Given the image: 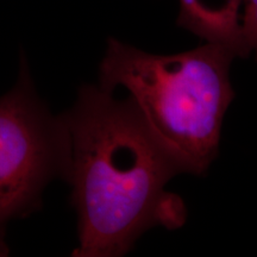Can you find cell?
Listing matches in <instances>:
<instances>
[{
  "label": "cell",
  "mask_w": 257,
  "mask_h": 257,
  "mask_svg": "<svg viewBox=\"0 0 257 257\" xmlns=\"http://www.w3.org/2000/svg\"><path fill=\"white\" fill-rule=\"evenodd\" d=\"M66 135L63 176L78 212L76 257H118L154 226L185 224L184 200L166 186L180 174L131 100L85 85L61 115Z\"/></svg>",
  "instance_id": "6da1fadb"
},
{
  "label": "cell",
  "mask_w": 257,
  "mask_h": 257,
  "mask_svg": "<svg viewBox=\"0 0 257 257\" xmlns=\"http://www.w3.org/2000/svg\"><path fill=\"white\" fill-rule=\"evenodd\" d=\"M236 53L205 42L157 55L110 38L100 63L102 88L121 86L180 173L201 175L219 150L225 113L233 100L230 67Z\"/></svg>",
  "instance_id": "7a4b0ae2"
},
{
  "label": "cell",
  "mask_w": 257,
  "mask_h": 257,
  "mask_svg": "<svg viewBox=\"0 0 257 257\" xmlns=\"http://www.w3.org/2000/svg\"><path fill=\"white\" fill-rule=\"evenodd\" d=\"M66 135L38 100L25 60L17 85L0 98V256L9 255L6 226L41 205L43 188L63 176Z\"/></svg>",
  "instance_id": "3957f363"
},
{
  "label": "cell",
  "mask_w": 257,
  "mask_h": 257,
  "mask_svg": "<svg viewBox=\"0 0 257 257\" xmlns=\"http://www.w3.org/2000/svg\"><path fill=\"white\" fill-rule=\"evenodd\" d=\"M178 24L211 43L223 44L246 57L240 34V6L243 0H179Z\"/></svg>",
  "instance_id": "277c9868"
},
{
  "label": "cell",
  "mask_w": 257,
  "mask_h": 257,
  "mask_svg": "<svg viewBox=\"0 0 257 257\" xmlns=\"http://www.w3.org/2000/svg\"><path fill=\"white\" fill-rule=\"evenodd\" d=\"M244 10L240 15V34L248 53L256 54L257 59V0H243Z\"/></svg>",
  "instance_id": "5b68a950"
}]
</instances>
